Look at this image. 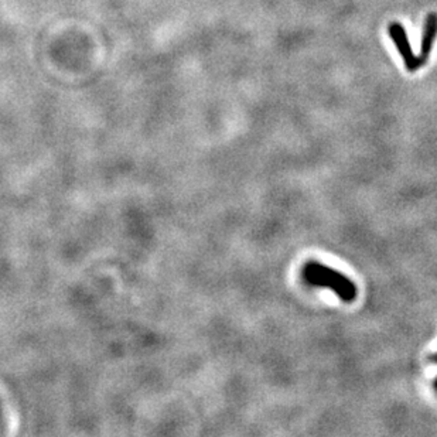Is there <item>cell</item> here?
Returning <instances> with one entry per match:
<instances>
[{
	"label": "cell",
	"instance_id": "1",
	"mask_svg": "<svg viewBox=\"0 0 437 437\" xmlns=\"http://www.w3.org/2000/svg\"><path fill=\"white\" fill-rule=\"evenodd\" d=\"M303 277L306 283L310 286L333 289V292L342 301L351 303L357 297V288L347 276L319 262L306 263L303 269Z\"/></svg>",
	"mask_w": 437,
	"mask_h": 437
},
{
	"label": "cell",
	"instance_id": "2",
	"mask_svg": "<svg viewBox=\"0 0 437 437\" xmlns=\"http://www.w3.org/2000/svg\"><path fill=\"white\" fill-rule=\"evenodd\" d=\"M388 33H389V37L392 39V41L395 43L407 70L411 73L419 70L422 67V64L419 61V57H416L415 53L412 51L411 43H409V39H408V35H407V31H405V28L399 23H392V24H389Z\"/></svg>",
	"mask_w": 437,
	"mask_h": 437
},
{
	"label": "cell",
	"instance_id": "3",
	"mask_svg": "<svg viewBox=\"0 0 437 437\" xmlns=\"http://www.w3.org/2000/svg\"><path fill=\"white\" fill-rule=\"evenodd\" d=\"M436 36H437V15L430 13L425 20V27H423L420 55H419V61H420L422 66H425L426 62L429 61Z\"/></svg>",
	"mask_w": 437,
	"mask_h": 437
}]
</instances>
